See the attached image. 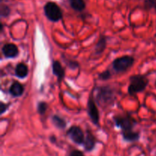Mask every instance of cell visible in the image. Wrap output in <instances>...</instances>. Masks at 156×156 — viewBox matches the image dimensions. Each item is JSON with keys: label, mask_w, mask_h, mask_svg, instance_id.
<instances>
[{"label": "cell", "mask_w": 156, "mask_h": 156, "mask_svg": "<svg viewBox=\"0 0 156 156\" xmlns=\"http://www.w3.org/2000/svg\"><path fill=\"white\" fill-rule=\"evenodd\" d=\"M115 91L110 86H101L98 88L96 100L98 104L102 107L112 105L115 101Z\"/></svg>", "instance_id": "6da1fadb"}, {"label": "cell", "mask_w": 156, "mask_h": 156, "mask_svg": "<svg viewBox=\"0 0 156 156\" xmlns=\"http://www.w3.org/2000/svg\"><path fill=\"white\" fill-rule=\"evenodd\" d=\"M149 79L143 75H135L129 78L128 93L129 95H134L144 91L148 86Z\"/></svg>", "instance_id": "7a4b0ae2"}, {"label": "cell", "mask_w": 156, "mask_h": 156, "mask_svg": "<svg viewBox=\"0 0 156 156\" xmlns=\"http://www.w3.org/2000/svg\"><path fill=\"white\" fill-rule=\"evenodd\" d=\"M46 17L52 22H57L62 18V12L60 7L53 2H48L44 7Z\"/></svg>", "instance_id": "3957f363"}, {"label": "cell", "mask_w": 156, "mask_h": 156, "mask_svg": "<svg viewBox=\"0 0 156 156\" xmlns=\"http://www.w3.org/2000/svg\"><path fill=\"white\" fill-rule=\"evenodd\" d=\"M114 121L117 127L122 129V132L133 130L136 121L130 115H118L114 117Z\"/></svg>", "instance_id": "277c9868"}, {"label": "cell", "mask_w": 156, "mask_h": 156, "mask_svg": "<svg viewBox=\"0 0 156 156\" xmlns=\"http://www.w3.org/2000/svg\"><path fill=\"white\" fill-rule=\"evenodd\" d=\"M134 58L131 56H123L117 58L112 63V67L116 73H123L129 69L134 63Z\"/></svg>", "instance_id": "5b68a950"}, {"label": "cell", "mask_w": 156, "mask_h": 156, "mask_svg": "<svg viewBox=\"0 0 156 156\" xmlns=\"http://www.w3.org/2000/svg\"><path fill=\"white\" fill-rule=\"evenodd\" d=\"M87 111H88V114L91 119V122L96 126H98L99 121H100V114H99V111L98 109L92 94L90 95L89 98H88Z\"/></svg>", "instance_id": "8992f818"}, {"label": "cell", "mask_w": 156, "mask_h": 156, "mask_svg": "<svg viewBox=\"0 0 156 156\" xmlns=\"http://www.w3.org/2000/svg\"><path fill=\"white\" fill-rule=\"evenodd\" d=\"M67 136L70 138L72 141L74 142L76 144H82L85 141V135L79 126H73L67 130Z\"/></svg>", "instance_id": "52a82bcc"}, {"label": "cell", "mask_w": 156, "mask_h": 156, "mask_svg": "<svg viewBox=\"0 0 156 156\" xmlns=\"http://www.w3.org/2000/svg\"><path fill=\"white\" fill-rule=\"evenodd\" d=\"M2 52L5 57L8 59H12V58H15L18 55V48L15 44H5L2 48Z\"/></svg>", "instance_id": "ba28073f"}, {"label": "cell", "mask_w": 156, "mask_h": 156, "mask_svg": "<svg viewBox=\"0 0 156 156\" xmlns=\"http://www.w3.org/2000/svg\"><path fill=\"white\" fill-rule=\"evenodd\" d=\"M52 70H53V75L57 77L58 82H62L63 78L65 77V70H64L63 67L62 66L59 61H53V64H52Z\"/></svg>", "instance_id": "9c48e42d"}, {"label": "cell", "mask_w": 156, "mask_h": 156, "mask_svg": "<svg viewBox=\"0 0 156 156\" xmlns=\"http://www.w3.org/2000/svg\"><path fill=\"white\" fill-rule=\"evenodd\" d=\"M24 91V86L18 82H15L9 88V93L15 98L22 95Z\"/></svg>", "instance_id": "30bf717a"}, {"label": "cell", "mask_w": 156, "mask_h": 156, "mask_svg": "<svg viewBox=\"0 0 156 156\" xmlns=\"http://www.w3.org/2000/svg\"><path fill=\"white\" fill-rule=\"evenodd\" d=\"M15 76L20 79H24L28 75V68L24 63H18L15 67Z\"/></svg>", "instance_id": "8fae6325"}, {"label": "cell", "mask_w": 156, "mask_h": 156, "mask_svg": "<svg viewBox=\"0 0 156 156\" xmlns=\"http://www.w3.org/2000/svg\"><path fill=\"white\" fill-rule=\"evenodd\" d=\"M84 145H85V149L88 151H91L94 147V145H95V139H94L92 133L91 132H89V131H87L85 141H84Z\"/></svg>", "instance_id": "7c38bea8"}, {"label": "cell", "mask_w": 156, "mask_h": 156, "mask_svg": "<svg viewBox=\"0 0 156 156\" xmlns=\"http://www.w3.org/2000/svg\"><path fill=\"white\" fill-rule=\"evenodd\" d=\"M106 46H107L106 37L102 35V36L99 38L97 44H96L95 47H94V53L97 55L101 54V53L105 50Z\"/></svg>", "instance_id": "4fadbf2b"}, {"label": "cell", "mask_w": 156, "mask_h": 156, "mask_svg": "<svg viewBox=\"0 0 156 156\" xmlns=\"http://www.w3.org/2000/svg\"><path fill=\"white\" fill-rule=\"evenodd\" d=\"M70 6L76 12H82L85 9V2L84 0H69Z\"/></svg>", "instance_id": "5bb4252c"}, {"label": "cell", "mask_w": 156, "mask_h": 156, "mask_svg": "<svg viewBox=\"0 0 156 156\" xmlns=\"http://www.w3.org/2000/svg\"><path fill=\"white\" fill-rule=\"evenodd\" d=\"M52 123L58 129H64L67 125L66 121L58 115H53L52 117Z\"/></svg>", "instance_id": "9a60e30c"}, {"label": "cell", "mask_w": 156, "mask_h": 156, "mask_svg": "<svg viewBox=\"0 0 156 156\" xmlns=\"http://www.w3.org/2000/svg\"><path fill=\"white\" fill-rule=\"evenodd\" d=\"M123 139L126 141L133 142L136 141L140 138V133L136 132H134L133 130L127 131V132H122Z\"/></svg>", "instance_id": "2e32d148"}, {"label": "cell", "mask_w": 156, "mask_h": 156, "mask_svg": "<svg viewBox=\"0 0 156 156\" xmlns=\"http://www.w3.org/2000/svg\"><path fill=\"white\" fill-rule=\"evenodd\" d=\"M37 108L38 114H41V115H44L46 111H47V108H48V105L44 101H40L37 104Z\"/></svg>", "instance_id": "e0dca14e"}, {"label": "cell", "mask_w": 156, "mask_h": 156, "mask_svg": "<svg viewBox=\"0 0 156 156\" xmlns=\"http://www.w3.org/2000/svg\"><path fill=\"white\" fill-rule=\"evenodd\" d=\"M111 76H112V74H111V72L110 71V70L107 69V70H105V71L102 72V73H99L98 78H99V79H101V80L106 81V80H108V79H111Z\"/></svg>", "instance_id": "ac0fdd59"}, {"label": "cell", "mask_w": 156, "mask_h": 156, "mask_svg": "<svg viewBox=\"0 0 156 156\" xmlns=\"http://www.w3.org/2000/svg\"><path fill=\"white\" fill-rule=\"evenodd\" d=\"M0 10H1V17H2V18H4V17H8L11 13L10 8L8 5H6L2 4Z\"/></svg>", "instance_id": "d6986e66"}, {"label": "cell", "mask_w": 156, "mask_h": 156, "mask_svg": "<svg viewBox=\"0 0 156 156\" xmlns=\"http://www.w3.org/2000/svg\"><path fill=\"white\" fill-rule=\"evenodd\" d=\"M145 6L147 9H155L156 10V0H146Z\"/></svg>", "instance_id": "ffe728a7"}, {"label": "cell", "mask_w": 156, "mask_h": 156, "mask_svg": "<svg viewBox=\"0 0 156 156\" xmlns=\"http://www.w3.org/2000/svg\"><path fill=\"white\" fill-rule=\"evenodd\" d=\"M66 63L67 66L69 69H76L79 67V62L75 60H69H69L66 61Z\"/></svg>", "instance_id": "44dd1931"}, {"label": "cell", "mask_w": 156, "mask_h": 156, "mask_svg": "<svg viewBox=\"0 0 156 156\" xmlns=\"http://www.w3.org/2000/svg\"><path fill=\"white\" fill-rule=\"evenodd\" d=\"M8 108H9V105H6V104L3 103V102H1V103H0V109H1L0 114H1V115H2V114L7 111Z\"/></svg>", "instance_id": "7402d4cb"}, {"label": "cell", "mask_w": 156, "mask_h": 156, "mask_svg": "<svg viewBox=\"0 0 156 156\" xmlns=\"http://www.w3.org/2000/svg\"><path fill=\"white\" fill-rule=\"evenodd\" d=\"M70 156H85V155H84L83 153H82V152H80V151L75 150V151H73V152H71Z\"/></svg>", "instance_id": "603a6c76"}, {"label": "cell", "mask_w": 156, "mask_h": 156, "mask_svg": "<svg viewBox=\"0 0 156 156\" xmlns=\"http://www.w3.org/2000/svg\"><path fill=\"white\" fill-rule=\"evenodd\" d=\"M155 37H156V33H155Z\"/></svg>", "instance_id": "cb8c5ba5"}]
</instances>
